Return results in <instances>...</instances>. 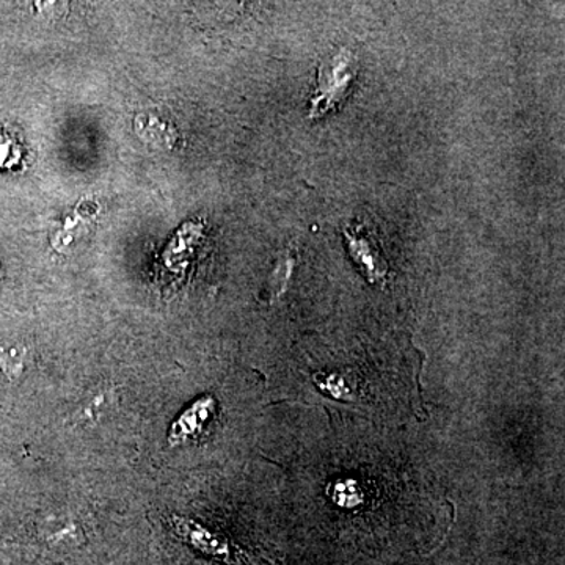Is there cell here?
Segmentation results:
<instances>
[{"instance_id":"cell-1","label":"cell","mask_w":565,"mask_h":565,"mask_svg":"<svg viewBox=\"0 0 565 565\" xmlns=\"http://www.w3.org/2000/svg\"><path fill=\"white\" fill-rule=\"evenodd\" d=\"M355 76V62L348 52H341L323 62L319 66L318 90L311 102V117L323 115L343 102Z\"/></svg>"},{"instance_id":"cell-2","label":"cell","mask_w":565,"mask_h":565,"mask_svg":"<svg viewBox=\"0 0 565 565\" xmlns=\"http://www.w3.org/2000/svg\"><path fill=\"white\" fill-rule=\"evenodd\" d=\"M212 411H214V399L212 397H203V399L196 401L172 424L169 444L172 446L181 445L188 441L189 438L202 433L203 424L207 422Z\"/></svg>"},{"instance_id":"cell-3","label":"cell","mask_w":565,"mask_h":565,"mask_svg":"<svg viewBox=\"0 0 565 565\" xmlns=\"http://www.w3.org/2000/svg\"><path fill=\"white\" fill-rule=\"evenodd\" d=\"M173 527L182 541L188 542L189 545L195 546L200 552L215 556H221L222 553H225V545H223L217 537H214V534L204 530V527L193 522V520L174 516Z\"/></svg>"},{"instance_id":"cell-4","label":"cell","mask_w":565,"mask_h":565,"mask_svg":"<svg viewBox=\"0 0 565 565\" xmlns=\"http://www.w3.org/2000/svg\"><path fill=\"white\" fill-rule=\"evenodd\" d=\"M136 131L141 140L152 145V147L161 148V150H170L178 140V132L174 131L170 122L161 120L156 115H139L136 118Z\"/></svg>"},{"instance_id":"cell-5","label":"cell","mask_w":565,"mask_h":565,"mask_svg":"<svg viewBox=\"0 0 565 565\" xmlns=\"http://www.w3.org/2000/svg\"><path fill=\"white\" fill-rule=\"evenodd\" d=\"M28 349L20 343L0 344V382L13 385L24 375Z\"/></svg>"},{"instance_id":"cell-6","label":"cell","mask_w":565,"mask_h":565,"mask_svg":"<svg viewBox=\"0 0 565 565\" xmlns=\"http://www.w3.org/2000/svg\"><path fill=\"white\" fill-rule=\"evenodd\" d=\"M0 281H2V274H0Z\"/></svg>"}]
</instances>
